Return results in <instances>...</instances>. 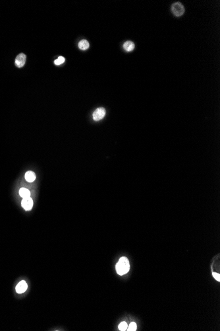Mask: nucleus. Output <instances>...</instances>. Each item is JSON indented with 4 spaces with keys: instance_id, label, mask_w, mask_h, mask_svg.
<instances>
[{
    "instance_id": "1",
    "label": "nucleus",
    "mask_w": 220,
    "mask_h": 331,
    "mask_svg": "<svg viewBox=\"0 0 220 331\" xmlns=\"http://www.w3.org/2000/svg\"><path fill=\"white\" fill-rule=\"evenodd\" d=\"M130 265L128 258L126 257H121L116 264V271L120 276L127 274L129 271Z\"/></svg>"
},
{
    "instance_id": "2",
    "label": "nucleus",
    "mask_w": 220,
    "mask_h": 331,
    "mask_svg": "<svg viewBox=\"0 0 220 331\" xmlns=\"http://www.w3.org/2000/svg\"><path fill=\"white\" fill-rule=\"evenodd\" d=\"M171 11L176 17H181L185 13V7L181 3L176 2L171 5Z\"/></svg>"
},
{
    "instance_id": "3",
    "label": "nucleus",
    "mask_w": 220,
    "mask_h": 331,
    "mask_svg": "<svg viewBox=\"0 0 220 331\" xmlns=\"http://www.w3.org/2000/svg\"><path fill=\"white\" fill-rule=\"evenodd\" d=\"M105 115H106V110L103 108H102V107H100V108H98L94 112L93 117V119L95 121H99L102 118H103V117H105Z\"/></svg>"
},
{
    "instance_id": "4",
    "label": "nucleus",
    "mask_w": 220,
    "mask_h": 331,
    "mask_svg": "<svg viewBox=\"0 0 220 331\" xmlns=\"http://www.w3.org/2000/svg\"><path fill=\"white\" fill-rule=\"evenodd\" d=\"M21 205L23 208L26 211H29L32 210L33 207V200L30 197L25 198L23 199L21 202Z\"/></svg>"
},
{
    "instance_id": "5",
    "label": "nucleus",
    "mask_w": 220,
    "mask_h": 331,
    "mask_svg": "<svg viewBox=\"0 0 220 331\" xmlns=\"http://www.w3.org/2000/svg\"><path fill=\"white\" fill-rule=\"evenodd\" d=\"M26 55L23 53L19 54L15 59V65L18 67H22L25 64L26 62Z\"/></svg>"
},
{
    "instance_id": "6",
    "label": "nucleus",
    "mask_w": 220,
    "mask_h": 331,
    "mask_svg": "<svg viewBox=\"0 0 220 331\" xmlns=\"http://www.w3.org/2000/svg\"><path fill=\"white\" fill-rule=\"evenodd\" d=\"M28 288V285L25 281H21L16 286V292L18 293H23L26 292Z\"/></svg>"
},
{
    "instance_id": "7",
    "label": "nucleus",
    "mask_w": 220,
    "mask_h": 331,
    "mask_svg": "<svg viewBox=\"0 0 220 331\" xmlns=\"http://www.w3.org/2000/svg\"><path fill=\"white\" fill-rule=\"evenodd\" d=\"M135 45L132 41H127L123 45V49L127 52H131L134 49Z\"/></svg>"
},
{
    "instance_id": "8",
    "label": "nucleus",
    "mask_w": 220,
    "mask_h": 331,
    "mask_svg": "<svg viewBox=\"0 0 220 331\" xmlns=\"http://www.w3.org/2000/svg\"><path fill=\"white\" fill-rule=\"evenodd\" d=\"M89 46H90V45H89V41L85 39L82 40V41H80L79 43V48L81 50H86L89 49Z\"/></svg>"
},
{
    "instance_id": "9",
    "label": "nucleus",
    "mask_w": 220,
    "mask_h": 331,
    "mask_svg": "<svg viewBox=\"0 0 220 331\" xmlns=\"http://www.w3.org/2000/svg\"><path fill=\"white\" fill-rule=\"evenodd\" d=\"M25 179L26 181L29 182H33L36 179V175L33 172V171H28L25 174Z\"/></svg>"
},
{
    "instance_id": "10",
    "label": "nucleus",
    "mask_w": 220,
    "mask_h": 331,
    "mask_svg": "<svg viewBox=\"0 0 220 331\" xmlns=\"http://www.w3.org/2000/svg\"><path fill=\"white\" fill-rule=\"evenodd\" d=\"M19 194H20V196H21L22 198H25L30 197V191L28 189H26L25 188H21V189L19 190Z\"/></svg>"
},
{
    "instance_id": "11",
    "label": "nucleus",
    "mask_w": 220,
    "mask_h": 331,
    "mask_svg": "<svg viewBox=\"0 0 220 331\" xmlns=\"http://www.w3.org/2000/svg\"><path fill=\"white\" fill-rule=\"evenodd\" d=\"M65 59L64 57L63 56H59L58 58H57L55 59V60L54 61V63L56 65V66H59L62 64V63H63L64 62H65Z\"/></svg>"
},
{
    "instance_id": "12",
    "label": "nucleus",
    "mask_w": 220,
    "mask_h": 331,
    "mask_svg": "<svg viewBox=\"0 0 220 331\" xmlns=\"http://www.w3.org/2000/svg\"><path fill=\"white\" fill-rule=\"evenodd\" d=\"M128 327V325L126 322H122L119 325V330L121 331L127 330Z\"/></svg>"
},
{
    "instance_id": "13",
    "label": "nucleus",
    "mask_w": 220,
    "mask_h": 331,
    "mask_svg": "<svg viewBox=\"0 0 220 331\" xmlns=\"http://www.w3.org/2000/svg\"><path fill=\"white\" fill-rule=\"evenodd\" d=\"M136 330H137V324L134 322H132L127 329V330L129 331H135Z\"/></svg>"
},
{
    "instance_id": "14",
    "label": "nucleus",
    "mask_w": 220,
    "mask_h": 331,
    "mask_svg": "<svg viewBox=\"0 0 220 331\" xmlns=\"http://www.w3.org/2000/svg\"><path fill=\"white\" fill-rule=\"evenodd\" d=\"M213 276L214 278L217 281L219 282L220 281V274H218V273H215V272H213Z\"/></svg>"
}]
</instances>
